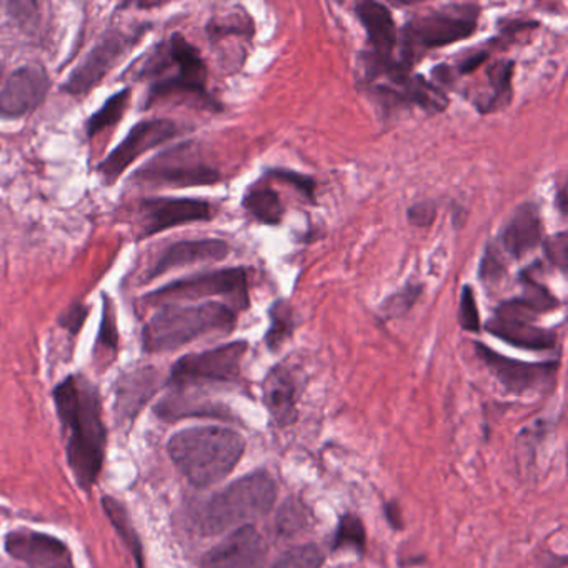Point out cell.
I'll list each match as a JSON object with an SVG mask.
<instances>
[{"label": "cell", "instance_id": "cell-23", "mask_svg": "<svg viewBox=\"0 0 568 568\" xmlns=\"http://www.w3.org/2000/svg\"><path fill=\"white\" fill-rule=\"evenodd\" d=\"M102 505H104L105 514H108L109 520L114 525L119 537L122 538L125 547L134 557L135 567L144 568V551H142L141 540H139L138 531H135L124 505L112 497L102 498Z\"/></svg>", "mask_w": 568, "mask_h": 568}, {"label": "cell", "instance_id": "cell-34", "mask_svg": "<svg viewBox=\"0 0 568 568\" xmlns=\"http://www.w3.org/2000/svg\"><path fill=\"white\" fill-rule=\"evenodd\" d=\"M119 335L115 327L114 311L108 304L105 298L104 317H102L101 334L98 338V352H111L112 355L118 352Z\"/></svg>", "mask_w": 568, "mask_h": 568}, {"label": "cell", "instance_id": "cell-9", "mask_svg": "<svg viewBox=\"0 0 568 568\" xmlns=\"http://www.w3.org/2000/svg\"><path fill=\"white\" fill-rule=\"evenodd\" d=\"M138 181L152 185H175V187H192V185H212L221 181V174L211 165L199 161L195 152L187 145H181L175 151L159 155L154 162L138 172Z\"/></svg>", "mask_w": 568, "mask_h": 568}, {"label": "cell", "instance_id": "cell-19", "mask_svg": "<svg viewBox=\"0 0 568 568\" xmlns=\"http://www.w3.org/2000/svg\"><path fill=\"white\" fill-rule=\"evenodd\" d=\"M262 392L265 407L275 424L285 427L297 418L298 384L287 365H277L268 372Z\"/></svg>", "mask_w": 568, "mask_h": 568}, {"label": "cell", "instance_id": "cell-10", "mask_svg": "<svg viewBox=\"0 0 568 568\" xmlns=\"http://www.w3.org/2000/svg\"><path fill=\"white\" fill-rule=\"evenodd\" d=\"M179 128L175 122L168 119H155V121H144L131 129L128 138L99 164L98 171L101 172L105 182L112 184L118 181L125 169L141 158L145 152L158 145L165 144L178 135Z\"/></svg>", "mask_w": 568, "mask_h": 568}, {"label": "cell", "instance_id": "cell-28", "mask_svg": "<svg viewBox=\"0 0 568 568\" xmlns=\"http://www.w3.org/2000/svg\"><path fill=\"white\" fill-rule=\"evenodd\" d=\"M271 328L267 332V345L275 351L281 347L294 331V315H292L291 305L284 301L277 302L271 308Z\"/></svg>", "mask_w": 568, "mask_h": 568}, {"label": "cell", "instance_id": "cell-1", "mask_svg": "<svg viewBox=\"0 0 568 568\" xmlns=\"http://www.w3.org/2000/svg\"><path fill=\"white\" fill-rule=\"evenodd\" d=\"M54 402L64 427L68 465L79 487L91 490L101 475L108 445L98 388L82 375H71L55 387Z\"/></svg>", "mask_w": 568, "mask_h": 568}, {"label": "cell", "instance_id": "cell-29", "mask_svg": "<svg viewBox=\"0 0 568 568\" xmlns=\"http://www.w3.org/2000/svg\"><path fill=\"white\" fill-rule=\"evenodd\" d=\"M365 540H367V535H365L361 518L352 514L344 515L338 524L337 534H335L334 550L355 548L362 554L365 550Z\"/></svg>", "mask_w": 568, "mask_h": 568}, {"label": "cell", "instance_id": "cell-22", "mask_svg": "<svg viewBox=\"0 0 568 568\" xmlns=\"http://www.w3.org/2000/svg\"><path fill=\"white\" fill-rule=\"evenodd\" d=\"M155 375L151 371L135 372L131 377L121 382L118 394L119 410L134 417L149 397L154 394Z\"/></svg>", "mask_w": 568, "mask_h": 568}, {"label": "cell", "instance_id": "cell-32", "mask_svg": "<svg viewBox=\"0 0 568 568\" xmlns=\"http://www.w3.org/2000/svg\"><path fill=\"white\" fill-rule=\"evenodd\" d=\"M418 294H420V287L407 285V287L402 288V291L395 292L394 295H390V297L382 304V314H384L385 317H398V315L405 314V312L414 305V302L417 301Z\"/></svg>", "mask_w": 568, "mask_h": 568}, {"label": "cell", "instance_id": "cell-33", "mask_svg": "<svg viewBox=\"0 0 568 568\" xmlns=\"http://www.w3.org/2000/svg\"><path fill=\"white\" fill-rule=\"evenodd\" d=\"M305 525L304 507L297 501H287L278 510L277 530L281 535H294Z\"/></svg>", "mask_w": 568, "mask_h": 568}, {"label": "cell", "instance_id": "cell-15", "mask_svg": "<svg viewBox=\"0 0 568 568\" xmlns=\"http://www.w3.org/2000/svg\"><path fill=\"white\" fill-rule=\"evenodd\" d=\"M264 558V538L252 525H244L215 545L202 558L201 568H262Z\"/></svg>", "mask_w": 568, "mask_h": 568}, {"label": "cell", "instance_id": "cell-20", "mask_svg": "<svg viewBox=\"0 0 568 568\" xmlns=\"http://www.w3.org/2000/svg\"><path fill=\"white\" fill-rule=\"evenodd\" d=\"M229 255V245L219 239H205V241H184L171 245L161 255L148 278H155L159 275L168 274L174 268L185 265L204 264V262H221Z\"/></svg>", "mask_w": 568, "mask_h": 568}, {"label": "cell", "instance_id": "cell-2", "mask_svg": "<svg viewBox=\"0 0 568 568\" xmlns=\"http://www.w3.org/2000/svg\"><path fill=\"white\" fill-rule=\"evenodd\" d=\"M168 447L175 467L192 485L211 487L237 467L245 440L231 428L209 425L179 432Z\"/></svg>", "mask_w": 568, "mask_h": 568}, {"label": "cell", "instance_id": "cell-16", "mask_svg": "<svg viewBox=\"0 0 568 568\" xmlns=\"http://www.w3.org/2000/svg\"><path fill=\"white\" fill-rule=\"evenodd\" d=\"M135 38H125V36H111V38L95 45L88 58L79 64V68L72 72L65 84V91L72 95H85L104 79V75L118 64L119 59L125 54L134 44Z\"/></svg>", "mask_w": 568, "mask_h": 568}, {"label": "cell", "instance_id": "cell-11", "mask_svg": "<svg viewBox=\"0 0 568 568\" xmlns=\"http://www.w3.org/2000/svg\"><path fill=\"white\" fill-rule=\"evenodd\" d=\"M6 551L29 568H75L64 541L42 531L19 528L6 537Z\"/></svg>", "mask_w": 568, "mask_h": 568}, {"label": "cell", "instance_id": "cell-39", "mask_svg": "<svg viewBox=\"0 0 568 568\" xmlns=\"http://www.w3.org/2000/svg\"><path fill=\"white\" fill-rule=\"evenodd\" d=\"M485 59H487V54H485V52L470 55V58L465 59V61L458 65V72H460V74H470L475 69H478V65L484 64Z\"/></svg>", "mask_w": 568, "mask_h": 568}, {"label": "cell", "instance_id": "cell-30", "mask_svg": "<svg viewBox=\"0 0 568 568\" xmlns=\"http://www.w3.org/2000/svg\"><path fill=\"white\" fill-rule=\"evenodd\" d=\"M324 555L315 545H298L285 551L271 568H321Z\"/></svg>", "mask_w": 568, "mask_h": 568}, {"label": "cell", "instance_id": "cell-7", "mask_svg": "<svg viewBox=\"0 0 568 568\" xmlns=\"http://www.w3.org/2000/svg\"><path fill=\"white\" fill-rule=\"evenodd\" d=\"M155 58L169 69H174V72L154 82L151 88L152 101L174 94L197 95L209 101L207 89H205L207 68L197 49L184 36H172Z\"/></svg>", "mask_w": 568, "mask_h": 568}, {"label": "cell", "instance_id": "cell-18", "mask_svg": "<svg viewBox=\"0 0 568 568\" xmlns=\"http://www.w3.org/2000/svg\"><path fill=\"white\" fill-rule=\"evenodd\" d=\"M355 14L367 32L368 41L374 48V55L368 68H388L395 64L394 51L397 45V31L394 18L385 6L377 2H361L355 6Z\"/></svg>", "mask_w": 568, "mask_h": 568}, {"label": "cell", "instance_id": "cell-14", "mask_svg": "<svg viewBox=\"0 0 568 568\" xmlns=\"http://www.w3.org/2000/svg\"><path fill=\"white\" fill-rule=\"evenodd\" d=\"M48 72L42 65L32 64L16 71L0 92V114L4 118H22L39 108L48 95Z\"/></svg>", "mask_w": 568, "mask_h": 568}, {"label": "cell", "instance_id": "cell-36", "mask_svg": "<svg viewBox=\"0 0 568 568\" xmlns=\"http://www.w3.org/2000/svg\"><path fill=\"white\" fill-rule=\"evenodd\" d=\"M547 255L554 262L555 267L565 271L567 267V237L565 234L557 235L547 242Z\"/></svg>", "mask_w": 568, "mask_h": 568}, {"label": "cell", "instance_id": "cell-21", "mask_svg": "<svg viewBox=\"0 0 568 568\" xmlns=\"http://www.w3.org/2000/svg\"><path fill=\"white\" fill-rule=\"evenodd\" d=\"M541 242V219L534 204H524L511 215L500 234V244L510 257L521 258Z\"/></svg>", "mask_w": 568, "mask_h": 568}, {"label": "cell", "instance_id": "cell-25", "mask_svg": "<svg viewBox=\"0 0 568 568\" xmlns=\"http://www.w3.org/2000/svg\"><path fill=\"white\" fill-rule=\"evenodd\" d=\"M521 285H524V295L520 298H514L508 302L507 307L514 308L517 312H534V314H544V312L554 311L557 308L558 301L544 287L537 284L531 277L524 275L521 277Z\"/></svg>", "mask_w": 568, "mask_h": 568}, {"label": "cell", "instance_id": "cell-41", "mask_svg": "<svg viewBox=\"0 0 568 568\" xmlns=\"http://www.w3.org/2000/svg\"><path fill=\"white\" fill-rule=\"evenodd\" d=\"M0 78H2V64H0Z\"/></svg>", "mask_w": 568, "mask_h": 568}, {"label": "cell", "instance_id": "cell-31", "mask_svg": "<svg viewBox=\"0 0 568 568\" xmlns=\"http://www.w3.org/2000/svg\"><path fill=\"white\" fill-rule=\"evenodd\" d=\"M458 322L465 331L480 332V314H478L477 301H475L474 292L470 285L462 288L460 307H458Z\"/></svg>", "mask_w": 568, "mask_h": 568}, {"label": "cell", "instance_id": "cell-12", "mask_svg": "<svg viewBox=\"0 0 568 568\" xmlns=\"http://www.w3.org/2000/svg\"><path fill=\"white\" fill-rule=\"evenodd\" d=\"M478 357L490 368L491 374L498 378L504 387L515 394L540 390L554 382L558 364L545 362V364H530V362L514 361L504 357L484 344H475Z\"/></svg>", "mask_w": 568, "mask_h": 568}, {"label": "cell", "instance_id": "cell-13", "mask_svg": "<svg viewBox=\"0 0 568 568\" xmlns=\"http://www.w3.org/2000/svg\"><path fill=\"white\" fill-rule=\"evenodd\" d=\"M142 237L178 225L212 219V205L199 199H145L139 209Z\"/></svg>", "mask_w": 568, "mask_h": 568}, {"label": "cell", "instance_id": "cell-27", "mask_svg": "<svg viewBox=\"0 0 568 568\" xmlns=\"http://www.w3.org/2000/svg\"><path fill=\"white\" fill-rule=\"evenodd\" d=\"M129 99H131V91H129V89H124V91L112 95V98L102 105L101 111L95 112V114L89 119V138H94L95 134L104 131V129L118 124L122 115H124L125 109H128Z\"/></svg>", "mask_w": 568, "mask_h": 568}, {"label": "cell", "instance_id": "cell-17", "mask_svg": "<svg viewBox=\"0 0 568 568\" xmlns=\"http://www.w3.org/2000/svg\"><path fill=\"white\" fill-rule=\"evenodd\" d=\"M487 331L494 337L527 351H550L557 345V334L554 331L537 327L505 304L498 308L497 315L488 321Z\"/></svg>", "mask_w": 568, "mask_h": 568}, {"label": "cell", "instance_id": "cell-4", "mask_svg": "<svg viewBox=\"0 0 568 568\" xmlns=\"http://www.w3.org/2000/svg\"><path fill=\"white\" fill-rule=\"evenodd\" d=\"M275 497L277 487L274 478L265 471L239 478L202 508L201 530L205 535H219L244 527L248 521L265 517L274 507Z\"/></svg>", "mask_w": 568, "mask_h": 568}, {"label": "cell", "instance_id": "cell-40", "mask_svg": "<svg viewBox=\"0 0 568 568\" xmlns=\"http://www.w3.org/2000/svg\"><path fill=\"white\" fill-rule=\"evenodd\" d=\"M565 202H567V199H565V189H561L560 195H558V204H560L561 214H565Z\"/></svg>", "mask_w": 568, "mask_h": 568}, {"label": "cell", "instance_id": "cell-5", "mask_svg": "<svg viewBox=\"0 0 568 568\" xmlns=\"http://www.w3.org/2000/svg\"><path fill=\"white\" fill-rule=\"evenodd\" d=\"M477 9L462 8L458 12H434L412 19L402 31L404 68L410 69L412 62L432 49L470 38L477 31Z\"/></svg>", "mask_w": 568, "mask_h": 568}, {"label": "cell", "instance_id": "cell-38", "mask_svg": "<svg viewBox=\"0 0 568 568\" xmlns=\"http://www.w3.org/2000/svg\"><path fill=\"white\" fill-rule=\"evenodd\" d=\"M85 317H88V311L82 305H74L64 317H61V325L71 331L72 334H78L82 324H84Z\"/></svg>", "mask_w": 568, "mask_h": 568}, {"label": "cell", "instance_id": "cell-6", "mask_svg": "<svg viewBox=\"0 0 568 568\" xmlns=\"http://www.w3.org/2000/svg\"><path fill=\"white\" fill-rule=\"evenodd\" d=\"M209 297H229L239 308H247V274L244 268H224L205 272L172 282L148 297L149 304L178 305L179 302L204 301Z\"/></svg>", "mask_w": 568, "mask_h": 568}, {"label": "cell", "instance_id": "cell-26", "mask_svg": "<svg viewBox=\"0 0 568 568\" xmlns=\"http://www.w3.org/2000/svg\"><path fill=\"white\" fill-rule=\"evenodd\" d=\"M490 81V101L485 105L484 112H494L497 109H505L511 101V75H514V62L500 61L490 65L487 71Z\"/></svg>", "mask_w": 568, "mask_h": 568}, {"label": "cell", "instance_id": "cell-8", "mask_svg": "<svg viewBox=\"0 0 568 568\" xmlns=\"http://www.w3.org/2000/svg\"><path fill=\"white\" fill-rule=\"evenodd\" d=\"M247 342L237 341L211 351L179 358L171 371V384L191 385L202 382H235L241 377Z\"/></svg>", "mask_w": 568, "mask_h": 568}, {"label": "cell", "instance_id": "cell-3", "mask_svg": "<svg viewBox=\"0 0 568 568\" xmlns=\"http://www.w3.org/2000/svg\"><path fill=\"white\" fill-rule=\"evenodd\" d=\"M234 308L219 302L202 305H164L142 331L148 352H171L184 347L204 335L229 334L235 327Z\"/></svg>", "mask_w": 568, "mask_h": 568}, {"label": "cell", "instance_id": "cell-37", "mask_svg": "<svg viewBox=\"0 0 568 568\" xmlns=\"http://www.w3.org/2000/svg\"><path fill=\"white\" fill-rule=\"evenodd\" d=\"M435 219V205L432 202H420L415 204L414 207L408 211V221L412 224L420 225V227H427L434 222Z\"/></svg>", "mask_w": 568, "mask_h": 568}, {"label": "cell", "instance_id": "cell-24", "mask_svg": "<svg viewBox=\"0 0 568 568\" xmlns=\"http://www.w3.org/2000/svg\"><path fill=\"white\" fill-rule=\"evenodd\" d=\"M244 207L262 224L278 225L284 217V204L277 192L268 187H252L245 194Z\"/></svg>", "mask_w": 568, "mask_h": 568}, {"label": "cell", "instance_id": "cell-35", "mask_svg": "<svg viewBox=\"0 0 568 568\" xmlns=\"http://www.w3.org/2000/svg\"><path fill=\"white\" fill-rule=\"evenodd\" d=\"M272 178L278 179V181L284 182V184L292 185V187L297 189L302 195L308 199V201H314V192H315V182L314 179L308 178V175L297 174V172L291 171H272Z\"/></svg>", "mask_w": 568, "mask_h": 568}]
</instances>
